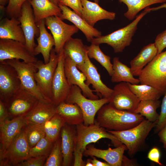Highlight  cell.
I'll use <instances>...</instances> for the list:
<instances>
[{
    "mask_svg": "<svg viewBox=\"0 0 166 166\" xmlns=\"http://www.w3.org/2000/svg\"><path fill=\"white\" fill-rule=\"evenodd\" d=\"M24 129L30 148L45 136L43 125L28 124L24 127Z\"/></svg>",
    "mask_w": 166,
    "mask_h": 166,
    "instance_id": "37",
    "label": "cell"
},
{
    "mask_svg": "<svg viewBox=\"0 0 166 166\" xmlns=\"http://www.w3.org/2000/svg\"><path fill=\"white\" fill-rule=\"evenodd\" d=\"M65 123L61 115L55 114L43 125L45 137L54 143L60 136L61 128Z\"/></svg>",
    "mask_w": 166,
    "mask_h": 166,
    "instance_id": "34",
    "label": "cell"
},
{
    "mask_svg": "<svg viewBox=\"0 0 166 166\" xmlns=\"http://www.w3.org/2000/svg\"><path fill=\"white\" fill-rule=\"evenodd\" d=\"M9 117L6 103L0 100V122L8 119Z\"/></svg>",
    "mask_w": 166,
    "mask_h": 166,
    "instance_id": "46",
    "label": "cell"
},
{
    "mask_svg": "<svg viewBox=\"0 0 166 166\" xmlns=\"http://www.w3.org/2000/svg\"><path fill=\"white\" fill-rule=\"evenodd\" d=\"M27 124L25 117L7 119L0 122V155Z\"/></svg>",
    "mask_w": 166,
    "mask_h": 166,
    "instance_id": "19",
    "label": "cell"
},
{
    "mask_svg": "<svg viewBox=\"0 0 166 166\" xmlns=\"http://www.w3.org/2000/svg\"><path fill=\"white\" fill-rule=\"evenodd\" d=\"M126 5L127 11L124 14V16L129 20H133L137 14L144 9L158 3L166 2V0H119Z\"/></svg>",
    "mask_w": 166,
    "mask_h": 166,
    "instance_id": "33",
    "label": "cell"
},
{
    "mask_svg": "<svg viewBox=\"0 0 166 166\" xmlns=\"http://www.w3.org/2000/svg\"><path fill=\"white\" fill-rule=\"evenodd\" d=\"M92 159H91V161L94 166H111L110 165L106 162H103L98 160L95 157L91 156Z\"/></svg>",
    "mask_w": 166,
    "mask_h": 166,
    "instance_id": "48",
    "label": "cell"
},
{
    "mask_svg": "<svg viewBox=\"0 0 166 166\" xmlns=\"http://www.w3.org/2000/svg\"><path fill=\"white\" fill-rule=\"evenodd\" d=\"M51 2L55 5H58L59 0H49Z\"/></svg>",
    "mask_w": 166,
    "mask_h": 166,
    "instance_id": "52",
    "label": "cell"
},
{
    "mask_svg": "<svg viewBox=\"0 0 166 166\" xmlns=\"http://www.w3.org/2000/svg\"><path fill=\"white\" fill-rule=\"evenodd\" d=\"M158 135L159 137L160 141L163 143V146L166 150V124L158 132Z\"/></svg>",
    "mask_w": 166,
    "mask_h": 166,
    "instance_id": "47",
    "label": "cell"
},
{
    "mask_svg": "<svg viewBox=\"0 0 166 166\" xmlns=\"http://www.w3.org/2000/svg\"><path fill=\"white\" fill-rule=\"evenodd\" d=\"M162 8L166 9V3H163L161 5L158 7L150 8L148 7V10L150 11H156Z\"/></svg>",
    "mask_w": 166,
    "mask_h": 166,
    "instance_id": "49",
    "label": "cell"
},
{
    "mask_svg": "<svg viewBox=\"0 0 166 166\" xmlns=\"http://www.w3.org/2000/svg\"><path fill=\"white\" fill-rule=\"evenodd\" d=\"M166 124V91L161 105V112L156 125V132H158Z\"/></svg>",
    "mask_w": 166,
    "mask_h": 166,
    "instance_id": "41",
    "label": "cell"
},
{
    "mask_svg": "<svg viewBox=\"0 0 166 166\" xmlns=\"http://www.w3.org/2000/svg\"><path fill=\"white\" fill-rule=\"evenodd\" d=\"M30 148L24 128L0 155V166H16L30 158Z\"/></svg>",
    "mask_w": 166,
    "mask_h": 166,
    "instance_id": "9",
    "label": "cell"
},
{
    "mask_svg": "<svg viewBox=\"0 0 166 166\" xmlns=\"http://www.w3.org/2000/svg\"><path fill=\"white\" fill-rule=\"evenodd\" d=\"M64 66L65 75L70 87L73 85L77 86L81 90L83 95L89 99H99L98 95L93 93L95 91L91 89L86 84V78L85 74L79 70L77 65L68 57L65 56Z\"/></svg>",
    "mask_w": 166,
    "mask_h": 166,
    "instance_id": "17",
    "label": "cell"
},
{
    "mask_svg": "<svg viewBox=\"0 0 166 166\" xmlns=\"http://www.w3.org/2000/svg\"><path fill=\"white\" fill-rule=\"evenodd\" d=\"M109 101V98L103 97L96 100L89 99L83 95L78 86L73 85L70 87L65 102L77 104L82 112L84 124L89 125L94 124L95 116L98 111Z\"/></svg>",
    "mask_w": 166,
    "mask_h": 166,
    "instance_id": "6",
    "label": "cell"
},
{
    "mask_svg": "<svg viewBox=\"0 0 166 166\" xmlns=\"http://www.w3.org/2000/svg\"><path fill=\"white\" fill-rule=\"evenodd\" d=\"M29 2L33 10L36 23L50 16H59L61 13L58 5L49 0H31Z\"/></svg>",
    "mask_w": 166,
    "mask_h": 166,
    "instance_id": "28",
    "label": "cell"
},
{
    "mask_svg": "<svg viewBox=\"0 0 166 166\" xmlns=\"http://www.w3.org/2000/svg\"><path fill=\"white\" fill-rule=\"evenodd\" d=\"M0 39H11L25 44V38L18 19L3 18L0 22Z\"/></svg>",
    "mask_w": 166,
    "mask_h": 166,
    "instance_id": "26",
    "label": "cell"
},
{
    "mask_svg": "<svg viewBox=\"0 0 166 166\" xmlns=\"http://www.w3.org/2000/svg\"><path fill=\"white\" fill-rule=\"evenodd\" d=\"M77 66L85 75L86 78L85 83L88 85H91L95 92L101 97L109 98L113 89L108 87L103 82L97 68L90 60L87 52L85 63Z\"/></svg>",
    "mask_w": 166,
    "mask_h": 166,
    "instance_id": "18",
    "label": "cell"
},
{
    "mask_svg": "<svg viewBox=\"0 0 166 166\" xmlns=\"http://www.w3.org/2000/svg\"><path fill=\"white\" fill-rule=\"evenodd\" d=\"M36 24L39 28L40 34L36 38L37 45L34 48V54L36 56L41 53L44 63L46 64L49 61L51 52L54 46V40L52 34L46 29L45 19L39 21Z\"/></svg>",
    "mask_w": 166,
    "mask_h": 166,
    "instance_id": "24",
    "label": "cell"
},
{
    "mask_svg": "<svg viewBox=\"0 0 166 166\" xmlns=\"http://www.w3.org/2000/svg\"><path fill=\"white\" fill-rule=\"evenodd\" d=\"M160 101L157 100L140 101L134 113L140 114L151 122L157 121L159 115L156 109L160 106Z\"/></svg>",
    "mask_w": 166,
    "mask_h": 166,
    "instance_id": "32",
    "label": "cell"
},
{
    "mask_svg": "<svg viewBox=\"0 0 166 166\" xmlns=\"http://www.w3.org/2000/svg\"><path fill=\"white\" fill-rule=\"evenodd\" d=\"M128 84L131 90L140 101L157 100L163 95L158 89L150 85Z\"/></svg>",
    "mask_w": 166,
    "mask_h": 166,
    "instance_id": "36",
    "label": "cell"
},
{
    "mask_svg": "<svg viewBox=\"0 0 166 166\" xmlns=\"http://www.w3.org/2000/svg\"><path fill=\"white\" fill-rule=\"evenodd\" d=\"M59 4L71 8L81 17L83 6L81 0H59Z\"/></svg>",
    "mask_w": 166,
    "mask_h": 166,
    "instance_id": "42",
    "label": "cell"
},
{
    "mask_svg": "<svg viewBox=\"0 0 166 166\" xmlns=\"http://www.w3.org/2000/svg\"><path fill=\"white\" fill-rule=\"evenodd\" d=\"M58 58V54L53 49L48 63L45 64L42 61L38 60L35 64L37 69L34 75L37 84L43 97L49 103H52V82Z\"/></svg>",
    "mask_w": 166,
    "mask_h": 166,
    "instance_id": "7",
    "label": "cell"
},
{
    "mask_svg": "<svg viewBox=\"0 0 166 166\" xmlns=\"http://www.w3.org/2000/svg\"><path fill=\"white\" fill-rule=\"evenodd\" d=\"M57 113L56 106L52 103L39 101L25 117L27 124L44 125Z\"/></svg>",
    "mask_w": 166,
    "mask_h": 166,
    "instance_id": "25",
    "label": "cell"
},
{
    "mask_svg": "<svg viewBox=\"0 0 166 166\" xmlns=\"http://www.w3.org/2000/svg\"><path fill=\"white\" fill-rule=\"evenodd\" d=\"M54 143L45 136L41 139L35 146L30 148V157L42 156H46L48 157Z\"/></svg>",
    "mask_w": 166,
    "mask_h": 166,
    "instance_id": "39",
    "label": "cell"
},
{
    "mask_svg": "<svg viewBox=\"0 0 166 166\" xmlns=\"http://www.w3.org/2000/svg\"><path fill=\"white\" fill-rule=\"evenodd\" d=\"M85 166H94L91 161V159H88L85 162Z\"/></svg>",
    "mask_w": 166,
    "mask_h": 166,
    "instance_id": "51",
    "label": "cell"
},
{
    "mask_svg": "<svg viewBox=\"0 0 166 166\" xmlns=\"http://www.w3.org/2000/svg\"><path fill=\"white\" fill-rule=\"evenodd\" d=\"M150 12L148 7L145 8L136 16L132 22L126 26L108 35L95 38L91 42V43L98 45L106 44L112 47L115 53L122 52L126 47L130 45L139 22L147 14Z\"/></svg>",
    "mask_w": 166,
    "mask_h": 166,
    "instance_id": "3",
    "label": "cell"
},
{
    "mask_svg": "<svg viewBox=\"0 0 166 166\" xmlns=\"http://www.w3.org/2000/svg\"><path fill=\"white\" fill-rule=\"evenodd\" d=\"M18 19L24 35L25 44L30 52L34 55V49L37 45L34 38L39 36L40 30L35 21L33 10L29 2L26 1L23 4Z\"/></svg>",
    "mask_w": 166,
    "mask_h": 166,
    "instance_id": "14",
    "label": "cell"
},
{
    "mask_svg": "<svg viewBox=\"0 0 166 166\" xmlns=\"http://www.w3.org/2000/svg\"><path fill=\"white\" fill-rule=\"evenodd\" d=\"M157 54V48L154 43L144 46L130 63L133 75L139 76L144 68Z\"/></svg>",
    "mask_w": 166,
    "mask_h": 166,
    "instance_id": "27",
    "label": "cell"
},
{
    "mask_svg": "<svg viewBox=\"0 0 166 166\" xmlns=\"http://www.w3.org/2000/svg\"><path fill=\"white\" fill-rule=\"evenodd\" d=\"M144 119L140 114L117 109L106 104L98 111L95 122L108 130L121 131L132 128Z\"/></svg>",
    "mask_w": 166,
    "mask_h": 166,
    "instance_id": "2",
    "label": "cell"
},
{
    "mask_svg": "<svg viewBox=\"0 0 166 166\" xmlns=\"http://www.w3.org/2000/svg\"><path fill=\"white\" fill-rule=\"evenodd\" d=\"M47 158L44 156L30 157L19 163L17 166H44Z\"/></svg>",
    "mask_w": 166,
    "mask_h": 166,
    "instance_id": "43",
    "label": "cell"
},
{
    "mask_svg": "<svg viewBox=\"0 0 166 166\" xmlns=\"http://www.w3.org/2000/svg\"><path fill=\"white\" fill-rule=\"evenodd\" d=\"M59 16H53L45 19V24L51 31L55 42V51L59 54L63 49L65 43L79 29L74 25L68 24Z\"/></svg>",
    "mask_w": 166,
    "mask_h": 166,
    "instance_id": "10",
    "label": "cell"
},
{
    "mask_svg": "<svg viewBox=\"0 0 166 166\" xmlns=\"http://www.w3.org/2000/svg\"><path fill=\"white\" fill-rule=\"evenodd\" d=\"M113 89L108 104L117 109L134 112L140 101L131 90L128 83L121 82Z\"/></svg>",
    "mask_w": 166,
    "mask_h": 166,
    "instance_id": "12",
    "label": "cell"
},
{
    "mask_svg": "<svg viewBox=\"0 0 166 166\" xmlns=\"http://www.w3.org/2000/svg\"><path fill=\"white\" fill-rule=\"evenodd\" d=\"M31 0H9L5 9L6 15L10 18H18L19 16L23 4L26 1Z\"/></svg>",
    "mask_w": 166,
    "mask_h": 166,
    "instance_id": "40",
    "label": "cell"
},
{
    "mask_svg": "<svg viewBox=\"0 0 166 166\" xmlns=\"http://www.w3.org/2000/svg\"><path fill=\"white\" fill-rule=\"evenodd\" d=\"M94 2L97 3H99V0H94Z\"/></svg>",
    "mask_w": 166,
    "mask_h": 166,
    "instance_id": "53",
    "label": "cell"
},
{
    "mask_svg": "<svg viewBox=\"0 0 166 166\" xmlns=\"http://www.w3.org/2000/svg\"><path fill=\"white\" fill-rule=\"evenodd\" d=\"M63 160L60 135L54 143L51 151L46 159L44 166H62Z\"/></svg>",
    "mask_w": 166,
    "mask_h": 166,
    "instance_id": "38",
    "label": "cell"
},
{
    "mask_svg": "<svg viewBox=\"0 0 166 166\" xmlns=\"http://www.w3.org/2000/svg\"><path fill=\"white\" fill-rule=\"evenodd\" d=\"M99 45L91 43L89 46L86 45L88 56L89 58L94 59L98 62L106 69L109 75L111 76L113 71L111 57L104 53Z\"/></svg>",
    "mask_w": 166,
    "mask_h": 166,
    "instance_id": "35",
    "label": "cell"
},
{
    "mask_svg": "<svg viewBox=\"0 0 166 166\" xmlns=\"http://www.w3.org/2000/svg\"><path fill=\"white\" fill-rule=\"evenodd\" d=\"M126 150H127V148L123 144L113 149L109 148L105 150L97 148L94 146L89 144L84 151L83 156L101 158L111 166H122L124 153Z\"/></svg>",
    "mask_w": 166,
    "mask_h": 166,
    "instance_id": "20",
    "label": "cell"
},
{
    "mask_svg": "<svg viewBox=\"0 0 166 166\" xmlns=\"http://www.w3.org/2000/svg\"><path fill=\"white\" fill-rule=\"evenodd\" d=\"M60 135L63 157L62 166H70L72 164L76 141V126L65 123L61 128Z\"/></svg>",
    "mask_w": 166,
    "mask_h": 166,
    "instance_id": "22",
    "label": "cell"
},
{
    "mask_svg": "<svg viewBox=\"0 0 166 166\" xmlns=\"http://www.w3.org/2000/svg\"><path fill=\"white\" fill-rule=\"evenodd\" d=\"M9 0H0V8L1 10L5 9V6L8 4Z\"/></svg>",
    "mask_w": 166,
    "mask_h": 166,
    "instance_id": "50",
    "label": "cell"
},
{
    "mask_svg": "<svg viewBox=\"0 0 166 166\" xmlns=\"http://www.w3.org/2000/svg\"><path fill=\"white\" fill-rule=\"evenodd\" d=\"M76 126L77 135L73 166H85V162L83 160L82 157L86 147L102 138L110 140L115 147L122 144L116 136L95 122L94 124L89 125L83 123Z\"/></svg>",
    "mask_w": 166,
    "mask_h": 166,
    "instance_id": "1",
    "label": "cell"
},
{
    "mask_svg": "<svg viewBox=\"0 0 166 166\" xmlns=\"http://www.w3.org/2000/svg\"><path fill=\"white\" fill-rule=\"evenodd\" d=\"M61 10L59 16L62 20H67L72 22L84 34L88 41L91 42L95 38L101 35V33L89 24L82 17L68 7L58 4Z\"/></svg>",
    "mask_w": 166,
    "mask_h": 166,
    "instance_id": "21",
    "label": "cell"
},
{
    "mask_svg": "<svg viewBox=\"0 0 166 166\" xmlns=\"http://www.w3.org/2000/svg\"><path fill=\"white\" fill-rule=\"evenodd\" d=\"M147 157L149 160L160 165H164L160 161V153L157 148L154 147L152 148L149 152Z\"/></svg>",
    "mask_w": 166,
    "mask_h": 166,
    "instance_id": "45",
    "label": "cell"
},
{
    "mask_svg": "<svg viewBox=\"0 0 166 166\" xmlns=\"http://www.w3.org/2000/svg\"><path fill=\"white\" fill-rule=\"evenodd\" d=\"M157 51V54L166 48V29L156 36L154 43Z\"/></svg>",
    "mask_w": 166,
    "mask_h": 166,
    "instance_id": "44",
    "label": "cell"
},
{
    "mask_svg": "<svg viewBox=\"0 0 166 166\" xmlns=\"http://www.w3.org/2000/svg\"><path fill=\"white\" fill-rule=\"evenodd\" d=\"M113 74L111 76L112 82H126L133 84L140 83L138 78L132 74L130 68L121 62L117 57H115L113 61Z\"/></svg>",
    "mask_w": 166,
    "mask_h": 166,
    "instance_id": "31",
    "label": "cell"
},
{
    "mask_svg": "<svg viewBox=\"0 0 166 166\" xmlns=\"http://www.w3.org/2000/svg\"><path fill=\"white\" fill-rule=\"evenodd\" d=\"M157 122H151L144 119L137 125L128 129L121 131L107 130L126 146L129 155L132 156L144 143Z\"/></svg>",
    "mask_w": 166,
    "mask_h": 166,
    "instance_id": "5",
    "label": "cell"
},
{
    "mask_svg": "<svg viewBox=\"0 0 166 166\" xmlns=\"http://www.w3.org/2000/svg\"><path fill=\"white\" fill-rule=\"evenodd\" d=\"M39 100L21 88L6 102L10 117H25L37 105Z\"/></svg>",
    "mask_w": 166,
    "mask_h": 166,
    "instance_id": "11",
    "label": "cell"
},
{
    "mask_svg": "<svg viewBox=\"0 0 166 166\" xmlns=\"http://www.w3.org/2000/svg\"><path fill=\"white\" fill-rule=\"evenodd\" d=\"M17 59L35 64L38 61L28 50L25 43L11 39H0V62Z\"/></svg>",
    "mask_w": 166,
    "mask_h": 166,
    "instance_id": "13",
    "label": "cell"
},
{
    "mask_svg": "<svg viewBox=\"0 0 166 166\" xmlns=\"http://www.w3.org/2000/svg\"><path fill=\"white\" fill-rule=\"evenodd\" d=\"M21 88L15 69L4 62H0V100L5 103Z\"/></svg>",
    "mask_w": 166,
    "mask_h": 166,
    "instance_id": "15",
    "label": "cell"
},
{
    "mask_svg": "<svg viewBox=\"0 0 166 166\" xmlns=\"http://www.w3.org/2000/svg\"><path fill=\"white\" fill-rule=\"evenodd\" d=\"M141 84L151 85L162 94L166 91V51L157 54L138 76Z\"/></svg>",
    "mask_w": 166,
    "mask_h": 166,
    "instance_id": "4",
    "label": "cell"
},
{
    "mask_svg": "<svg viewBox=\"0 0 166 166\" xmlns=\"http://www.w3.org/2000/svg\"><path fill=\"white\" fill-rule=\"evenodd\" d=\"M58 54V62L53 77L52 85V103L56 106L65 101L70 88L65 73L64 65L65 56L63 50Z\"/></svg>",
    "mask_w": 166,
    "mask_h": 166,
    "instance_id": "16",
    "label": "cell"
},
{
    "mask_svg": "<svg viewBox=\"0 0 166 166\" xmlns=\"http://www.w3.org/2000/svg\"><path fill=\"white\" fill-rule=\"evenodd\" d=\"M63 50L65 56L69 57L77 66L85 63L87 51L81 39L72 37L65 43Z\"/></svg>",
    "mask_w": 166,
    "mask_h": 166,
    "instance_id": "29",
    "label": "cell"
},
{
    "mask_svg": "<svg viewBox=\"0 0 166 166\" xmlns=\"http://www.w3.org/2000/svg\"><path fill=\"white\" fill-rule=\"evenodd\" d=\"M2 62L12 66L16 70L22 88L34 96L40 101L49 103L43 97L37 84L34 76L37 71L35 63H27L17 59L7 60Z\"/></svg>",
    "mask_w": 166,
    "mask_h": 166,
    "instance_id": "8",
    "label": "cell"
},
{
    "mask_svg": "<svg viewBox=\"0 0 166 166\" xmlns=\"http://www.w3.org/2000/svg\"><path fill=\"white\" fill-rule=\"evenodd\" d=\"M83 6L82 18L89 24L93 26L98 21L104 19L114 20L116 13L106 10L95 2L81 0Z\"/></svg>",
    "mask_w": 166,
    "mask_h": 166,
    "instance_id": "23",
    "label": "cell"
},
{
    "mask_svg": "<svg viewBox=\"0 0 166 166\" xmlns=\"http://www.w3.org/2000/svg\"><path fill=\"white\" fill-rule=\"evenodd\" d=\"M56 110L67 124L76 126L84 122L82 112L76 104L64 101L56 106Z\"/></svg>",
    "mask_w": 166,
    "mask_h": 166,
    "instance_id": "30",
    "label": "cell"
}]
</instances>
